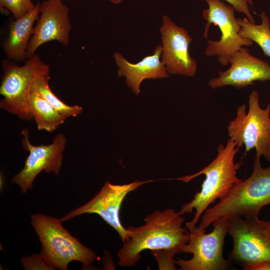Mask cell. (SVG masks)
<instances>
[{"mask_svg":"<svg viewBox=\"0 0 270 270\" xmlns=\"http://www.w3.org/2000/svg\"><path fill=\"white\" fill-rule=\"evenodd\" d=\"M184 220L179 212L168 208L148 214L142 226L126 228L127 238L117 253L118 264L134 266L145 250L174 255L182 252L190 239V233L182 226Z\"/></svg>","mask_w":270,"mask_h":270,"instance_id":"6da1fadb","label":"cell"},{"mask_svg":"<svg viewBox=\"0 0 270 270\" xmlns=\"http://www.w3.org/2000/svg\"><path fill=\"white\" fill-rule=\"evenodd\" d=\"M239 149L229 138L225 146L218 145L216 158L207 166L193 174L177 178L187 183L200 175L205 176L200 190L194 195L193 200L184 204L179 212L182 215L192 213L195 210L194 218L186 225L188 230L196 226L210 204L217 199L220 200L225 197L235 185L242 180L236 174L241 164L234 161Z\"/></svg>","mask_w":270,"mask_h":270,"instance_id":"7a4b0ae2","label":"cell"},{"mask_svg":"<svg viewBox=\"0 0 270 270\" xmlns=\"http://www.w3.org/2000/svg\"><path fill=\"white\" fill-rule=\"evenodd\" d=\"M255 155L253 170L246 179L235 185L228 194L204 212L198 226L206 228L222 217H258L260 210L270 204V166H262Z\"/></svg>","mask_w":270,"mask_h":270,"instance_id":"3957f363","label":"cell"},{"mask_svg":"<svg viewBox=\"0 0 270 270\" xmlns=\"http://www.w3.org/2000/svg\"><path fill=\"white\" fill-rule=\"evenodd\" d=\"M31 220L42 244L40 255L54 269L67 270L74 260L90 266L96 258V252L72 236L60 220L42 214L32 215Z\"/></svg>","mask_w":270,"mask_h":270,"instance_id":"277c9868","label":"cell"},{"mask_svg":"<svg viewBox=\"0 0 270 270\" xmlns=\"http://www.w3.org/2000/svg\"><path fill=\"white\" fill-rule=\"evenodd\" d=\"M2 69L0 94L2 98L0 108L22 120H32L28 104L32 86L38 76L50 74V66L34 54L28 58L22 66L15 62L4 60Z\"/></svg>","mask_w":270,"mask_h":270,"instance_id":"5b68a950","label":"cell"},{"mask_svg":"<svg viewBox=\"0 0 270 270\" xmlns=\"http://www.w3.org/2000/svg\"><path fill=\"white\" fill-rule=\"evenodd\" d=\"M227 132L237 147L244 146L245 154L255 149L256 156H263L270 162V103L262 108L257 90L249 94L248 110L244 104L238 107L235 118L228 125Z\"/></svg>","mask_w":270,"mask_h":270,"instance_id":"8992f818","label":"cell"},{"mask_svg":"<svg viewBox=\"0 0 270 270\" xmlns=\"http://www.w3.org/2000/svg\"><path fill=\"white\" fill-rule=\"evenodd\" d=\"M213 230L206 234V230L196 226L189 230L190 239L182 252L192 254L190 260L178 258L175 264L180 270H224L230 261L223 256L224 240L228 234L230 218L222 217L212 222Z\"/></svg>","mask_w":270,"mask_h":270,"instance_id":"52a82bcc","label":"cell"},{"mask_svg":"<svg viewBox=\"0 0 270 270\" xmlns=\"http://www.w3.org/2000/svg\"><path fill=\"white\" fill-rule=\"evenodd\" d=\"M228 234L233 242L230 262L243 268L270 261V221L258 217H231Z\"/></svg>","mask_w":270,"mask_h":270,"instance_id":"ba28073f","label":"cell"},{"mask_svg":"<svg viewBox=\"0 0 270 270\" xmlns=\"http://www.w3.org/2000/svg\"><path fill=\"white\" fill-rule=\"evenodd\" d=\"M208 8L203 10L202 16L206 21L204 36L207 38L210 26H218L221 32L218 40H208L205 50L207 56H216L222 66L229 64L230 56L241 48L250 46L251 40L240 36V26L234 16V8L221 0H204Z\"/></svg>","mask_w":270,"mask_h":270,"instance_id":"9c48e42d","label":"cell"},{"mask_svg":"<svg viewBox=\"0 0 270 270\" xmlns=\"http://www.w3.org/2000/svg\"><path fill=\"white\" fill-rule=\"evenodd\" d=\"M22 134V148L30 154L24 168L14 176L12 182L18 184L22 192L26 193L32 188L34 180L42 170L58 174L67 139L60 133L54 136L50 144L34 146L29 140L28 130H23Z\"/></svg>","mask_w":270,"mask_h":270,"instance_id":"30bf717a","label":"cell"},{"mask_svg":"<svg viewBox=\"0 0 270 270\" xmlns=\"http://www.w3.org/2000/svg\"><path fill=\"white\" fill-rule=\"evenodd\" d=\"M152 181L136 180L124 184H114L106 182L100 191L89 202L60 220L63 222L84 214H98L118 232L123 242L127 238V232L120 221L119 214L121 204L129 192Z\"/></svg>","mask_w":270,"mask_h":270,"instance_id":"8fae6325","label":"cell"},{"mask_svg":"<svg viewBox=\"0 0 270 270\" xmlns=\"http://www.w3.org/2000/svg\"><path fill=\"white\" fill-rule=\"evenodd\" d=\"M161 60L169 74L194 76L197 63L188 52L192 39L188 32L176 25L168 16L162 18Z\"/></svg>","mask_w":270,"mask_h":270,"instance_id":"7c38bea8","label":"cell"},{"mask_svg":"<svg viewBox=\"0 0 270 270\" xmlns=\"http://www.w3.org/2000/svg\"><path fill=\"white\" fill-rule=\"evenodd\" d=\"M40 14L27 48V58L48 42L56 40L64 46L70 42L72 24L69 9L62 0H47L40 4Z\"/></svg>","mask_w":270,"mask_h":270,"instance_id":"4fadbf2b","label":"cell"},{"mask_svg":"<svg viewBox=\"0 0 270 270\" xmlns=\"http://www.w3.org/2000/svg\"><path fill=\"white\" fill-rule=\"evenodd\" d=\"M230 68L211 78L208 86L216 89L227 86L242 88L254 84L256 80L270 81V64L250 54L248 48H241L229 60Z\"/></svg>","mask_w":270,"mask_h":270,"instance_id":"5bb4252c","label":"cell"},{"mask_svg":"<svg viewBox=\"0 0 270 270\" xmlns=\"http://www.w3.org/2000/svg\"><path fill=\"white\" fill-rule=\"evenodd\" d=\"M162 52V46H158L152 54L145 56L136 64L128 62L120 52L114 54L113 58L118 68V76L126 78L128 86L136 95L140 94V85L144 80L169 76L164 64L160 60Z\"/></svg>","mask_w":270,"mask_h":270,"instance_id":"9a60e30c","label":"cell"},{"mask_svg":"<svg viewBox=\"0 0 270 270\" xmlns=\"http://www.w3.org/2000/svg\"><path fill=\"white\" fill-rule=\"evenodd\" d=\"M40 3L31 11L15 18L10 24L8 36L2 47L8 60L16 62L27 58L26 50L32 34L34 24L40 14Z\"/></svg>","mask_w":270,"mask_h":270,"instance_id":"2e32d148","label":"cell"},{"mask_svg":"<svg viewBox=\"0 0 270 270\" xmlns=\"http://www.w3.org/2000/svg\"><path fill=\"white\" fill-rule=\"evenodd\" d=\"M28 104L30 112L38 130H44L52 132L66 118L44 98L35 92H30Z\"/></svg>","mask_w":270,"mask_h":270,"instance_id":"e0dca14e","label":"cell"},{"mask_svg":"<svg viewBox=\"0 0 270 270\" xmlns=\"http://www.w3.org/2000/svg\"><path fill=\"white\" fill-rule=\"evenodd\" d=\"M262 23L250 22L246 17L237 18L240 26V36L256 43L264 54L270 57V24L268 16L264 11L260 14Z\"/></svg>","mask_w":270,"mask_h":270,"instance_id":"ac0fdd59","label":"cell"},{"mask_svg":"<svg viewBox=\"0 0 270 270\" xmlns=\"http://www.w3.org/2000/svg\"><path fill=\"white\" fill-rule=\"evenodd\" d=\"M50 79V74L38 76L32 85L31 92H35L42 97L66 118L76 117L80 114L82 112V108L78 105L68 106L62 101L49 86Z\"/></svg>","mask_w":270,"mask_h":270,"instance_id":"d6986e66","label":"cell"},{"mask_svg":"<svg viewBox=\"0 0 270 270\" xmlns=\"http://www.w3.org/2000/svg\"><path fill=\"white\" fill-rule=\"evenodd\" d=\"M36 6L32 0H0V8L9 10L14 18H19L31 11Z\"/></svg>","mask_w":270,"mask_h":270,"instance_id":"ffe728a7","label":"cell"},{"mask_svg":"<svg viewBox=\"0 0 270 270\" xmlns=\"http://www.w3.org/2000/svg\"><path fill=\"white\" fill-rule=\"evenodd\" d=\"M21 262L26 270H54L45 262L40 255L38 254L22 258Z\"/></svg>","mask_w":270,"mask_h":270,"instance_id":"44dd1931","label":"cell"},{"mask_svg":"<svg viewBox=\"0 0 270 270\" xmlns=\"http://www.w3.org/2000/svg\"><path fill=\"white\" fill-rule=\"evenodd\" d=\"M232 6L237 12L242 13L252 22L254 23V20L250 10L249 5H253V0H225Z\"/></svg>","mask_w":270,"mask_h":270,"instance_id":"7402d4cb","label":"cell"},{"mask_svg":"<svg viewBox=\"0 0 270 270\" xmlns=\"http://www.w3.org/2000/svg\"><path fill=\"white\" fill-rule=\"evenodd\" d=\"M244 270H270V261H263L258 264L245 266Z\"/></svg>","mask_w":270,"mask_h":270,"instance_id":"603a6c76","label":"cell"},{"mask_svg":"<svg viewBox=\"0 0 270 270\" xmlns=\"http://www.w3.org/2000/svg\"><path fill=\"white\" fill-rule=\"evenodd\" d=\"M108 0L112 2L113 4H118L121 3L124 0Z\"/></svg>","mask_w":270,"mask_h":270,"instance_id":"cb8c5ba5","label":"cell"},{"mask_svg":"<svg viewBox=\"0 0 270 270\" xmlns=\"http://www.w3.org/2000/svg\"></svg>","mask_w":270,"mask_h":270,"instance_id":"d4e9b609","label":"cell"}]
</instances>
